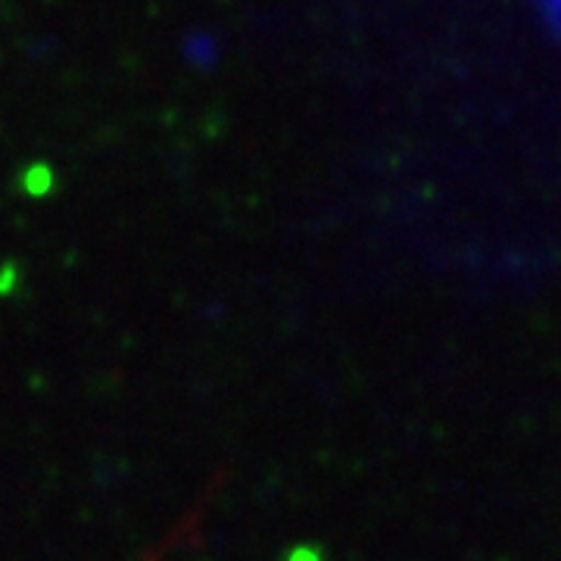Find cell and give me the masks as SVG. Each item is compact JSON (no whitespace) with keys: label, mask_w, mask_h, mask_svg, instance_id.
<instances>
[{"label":"cell","mask_w":561,"mask_h":561,"mask_svg":"<svg viewBox=\"0 0 561 561\" xmlns=\"http://www.w3.org/2000/svg\"><path fill=\"white\" fill-rule=\"evenodd\" d=\"M537 3H540L542 13H546V20L561 28V0H537Z\"/></svg>","instance_id":"cell-1"}]
</instances>
